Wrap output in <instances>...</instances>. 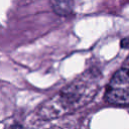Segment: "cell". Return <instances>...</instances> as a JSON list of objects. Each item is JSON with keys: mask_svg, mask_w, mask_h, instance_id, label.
<instances>
[{"mask_svg": "<svg viewBox=\"0 0 129 129\" xmlns=\"http://www.w3.org/2000/svg\"><path fill=\"white\" fill-rule=\"evenodd\" d=\"M121 46L124 48H129V38H124L121 41Z\"/></svg>", "mask_w": 129, "mask_h": 129, "instance_id": "3", "label": "cell"}, {"mask_svg": "<svg viewBox=\"0 0 129 129\" xmlns=\"http://www.w3.org/2000/svg\"><path fill=\"white\" fill-rule=\"evenodd\" d=\"M11 129H22V128L19 127V126H15V127H13V128H11Z\"/></svg>", "mask_w": 129, "mask_h": 129, "instance_id": "4", "label": "cell"}, {"mask_svg": "<svg viewBox=\"0 0 129 129\" xmlns=\"http://www.w3.org/2000/svg\"><path fill=\"white\" fill-rule=\"evenodd\" d=\"M53 11L60 16H68L74 10V0H49Z\"/></svg>", "mask_w": 129, "mask_h": 129, "instance_id": "2", "label": "cell"}, {"mask_svg": "<svg viewBox=\"0 0 129 129\" xmlns=\"http://www.w3.org/2000/svg\"><path fill=\"white\" fill-rule=\"evenodd\" d=\"M105 100L116 106H129V69L117 71L111 78L106 92Z\"/></svg>", "mask_w": 129, "mask_h": 129, "instance_id": "1", "label": "cell"}]
</instances>
